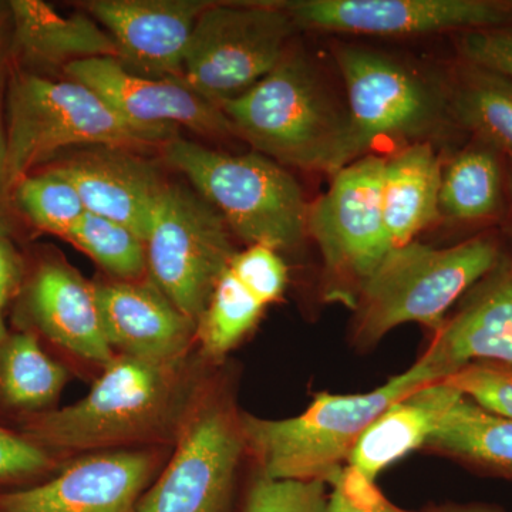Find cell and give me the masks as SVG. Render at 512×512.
<instances>
[{
	"instance_id": "6da1fadb",
	"label": "cell",
	"mask_w": 512,
	"mask_h": 512,
	"mask_svg": "<svg viewBox=\"0 0 512 512\" xmlns=\"http://www.w3.org/2000/svg\"><path fill=\"white\" fill-rule=\"evenodd\" d=\"M221 366L197 348L171 360L116 355L86 396L26 417L19 433L60 463L104 451L171 450Z\"/></svg>"
},
{
	"instance_id": "7a4b0ae2",
	"label": "cell",
	"mask_w": 512,
	"mask_h": 512,
	"mask_svg": "<svg viewBox=\"0 0 512 512\" xmlns=\"http://www.w3.org/2000/svg\"><path fill=\"white\" fill-rule=\"evenodd\" d=\"M215 106L234 136L278 164L332 177L357 160L348 107L301 56L288 53L261 82Z\"/></svg>"
},
{
	"instance_id": "3957f363",
	"label": "cell",
	"mask_w": 512,
	"mask_h": 512,
	"mask_svg": "<svg viewBox=\"0 0 512 512\" xmlns=\"http://www.w3.org/2000/svg\"><path fill=\"white\" fill-rule=\"evenodd\" d=\"M444 380L423 356L372 392L316 393L308 409L288 419L242 412L247 456L255 473L271 480L329 484L367 427L390 404L426 384Z\"/></svg>"
},
{
	"instance_id": "277c9868",
	"label": "cell",
	"mask_w": 512,
	"mask_h": 512,
	"mask_svg": "<svg viewBox=\"0 0 512 512\" xmlns=\"http://www.w3.org/2000/svg\"><path fill=\"white\" fill-rule=\"evenodd\" d=\"M503 247L478 235L448 248L410 242L393 248L363 285L352 338L372 348L393 329L419 323L437 332L446 313L497 264Z\"/></svg>"
},
{
	"instance_id": "5b68a950",
	"label": "cell",
	"mask_w": 512,
	"mask_h": 512,
	"mask_svg": "<svg viewBox=\"0 0 512 512\" xmlns=\"http://www.w3.org/2000/svg\"><path fill=\"white\" fill-rule=\"evenodd\" d=\"M168 165L183 173L245 244L291 251L308 235L309 204L286 168L259 153L229 154L174 137Z\"/></svg>"
},
{
	"instance_id": "8992f818",
	"label": "cell",
	"mask_w": 512,
	"mask_h": 512,
	"mask_svg": "<svg viewBox=\"0 0 512 512\" xmlns=\"http://www.w3.org/2000/svg\"><path fill=\"white\" fill-rule=\"evenodd\" d=\"M8 107L10 188H15L36 164L63 148L96 146L136 151L177 137L127 123L99 94L73 80L59 82L36 74H19L10 86Z\"/></svg>"
},
{
	"instance_id": "52a82bcc",
	"label": "cell",
	"mask_w": 512,
	"mask_h": 512,
	"mask_svg": "<svg viewBox=\"0 0 512 512\" xmlns=\"http://www.w3.org/2000/svg\"><path fill=\"white\" fill-rule=\"evenodd\" d=\"M245 456L242 412L225 363L202 393L137 512H239L238 477Z\"/></svg>"
},
{
	"instance_id": "ba28073f",
	"label": "cell",
	"mask_w": 512,
	"mask_h": 512,
	"mask_svg": "<svg viewBox=\"0 0 512 512\" xmlns=\"http://www.w3.org/2000/svg\"><path fill=\"white\" fill-rule=\"evenodd\" d=\"M384 163L386 158L370 154L353 161L309 204L308 235L322 254L326 299L350 308L393 249L383 217Z\"/></svg>"
},
{
	"instance_id": "9c48e42d",
	"label": "cell",
	"mask_w": 512,
	"mask_h": 512,
	"mask_svg": "<svg viewBox=\"0 0 512 512\" xmlns=\"http://www.w3.org/2000/svg\"><path fill=\"white\" fill-rule=\"evenodd\" d=\"M298 29L279 2H212L184 57V83L217 104L261 82L282 62Z\"/></svg>"
},
{
	"instance_id": "30bf717a",
	"label": "cell",
	"mask_w": 512,
	"mask_h": 512,
	"mask_svg": "<svg viewBox=\"0 0 512 512\" xmlns=\"http://www.w3.org/2000/svg\"><path fill=\"white\" fill-rule=\"evenodd\" d=\"M146 252L150 281L194 322L237 254L220 212L198 192L173 184L158 204Z\"/></svg>"
},
{
	"instance_id": "8fae6325",
	"label": "cell",
	"mask_w": 512,
	"mask_h": 512,
	"mask_svg": "<svg viewBox=\"0 0 512 512\" xmlns=\"http://www.w3.org/2000/svg\"><path fill=\"white\" fill-rule=\"evenodd\" d=\"M346 96L357 160L380 140H417L443 126L450 113L448 94L393 57L342 45L335 50Z\"/></svg>"
},
{
	"instance_id": "7c38bea8",
	"label": "cell",
	"mask_w": 512,
	"mask_h": 512,
	"mask_svg": "<svg viewBox=\"0 0 512 512\" xmlns=\"http://www.w3.org/2000/svg\"><path fill=\"white\" fill-rule=\"evenodd\" d=\"M171 450L141 448L72 458L40 483L0 490V512H137Z\"/></svg>"
},
{
	"instance_id": "4fadbf2b",
	"label": "cell",
	"mask_w": 512,
	"mask_h": 512,
	"mask_svg": "<svg viewBox=\"0 0 512 512\" xmlns=\"http://www.w3.org/2000/svg\"><path fill=\"white\" fill-rule=\"evenodd\" d=\"M298 28L367 36H419L512 25V0H291Z\"/></svg>"
},
{
	"instance_id": "5bb4252c",
	"label": "cell",
	"mask_w": 512,
	"mask_h": 512,
	"mask_svg": "<svg viewBox=\"0 0 512 512\" xmlns=\"http://www.w3.org/2000/svg\"><path fill=\"white\" fill-rule=\"evenodd\" d=\"M64 72L73 82L99 94L133 126L173 136L177 126L202 136H234L224 113L183 82L141 76L114 57L79 60L67 64Z\"/></svg>"
},
{
	"instance_id": "9a60e30c",
	"label": "cell",
	"mask_w": 512,
	"mask_h": 512,
	"mask_svg": "<svg viewBox=\"0 0 512 512\" xmlns=\"http://www.w3.org/2000/svg\"><path fill=\"white\" fill-rule=\"evenodd\" d=\"M207 0H96L90 15L113 37L130 72L184 83V57Z\"/></svg>"
},
{
	"instance_id": "2e32d148",
	"label": "cell",
	"mask_w": 512,
	"mask_h": 512,
	"mask_svg": "<svg viewBox=\"0 0 512 512\" xmlns=\"http://www.w3.org/2000/svg\"><path fill=\"white\" fill-rule=\"evenodd\" d=\"M288 282V265L281 252L264 245L237 251L198 319L197 349L214 365H225L229 353L248 338L268 306L281 301Z\"/></svg>"
},
{
	"instance_id": "e0dca14e",
	"label": "cell",
	"mask_w": 512,
	"mask_h": 512,
	"mask_svg": "<svg viewBox=\"0 0 512 512\" xmlns=\"http://www.w3.org/2000/svg\"><path fill=\"white\" fill-rule=\"evenodd\" d=\"M104 336L116 355L171 360L197 348V322L185 316L150 278L94 281Z\"/></svg>"
},
{
	"instance_id": "ac0fdd59",
	"label": "cell",
	"mask_w": 512,
	"mask_h": 512,
	"mask_svg": "<svg viewBox=\"0 0 512 512\" xmlns=\"http://www.w3.org/2000/svg\"><path fill=\"white\" fill-rule=\"evenodd\" d=\"M50 170L76 188L87 212L119 222L146 242L168 187L156 164L127 148L97 147Z\"/></svg>"
},
{
	"instance_id": "d6986e66",
	"label": "cell",
	"mask_w": 512,
	"mask_h": 512,
	"mask_svg": "<svg viewBox=\"0 0 512 512\" xmlns=\"http://www.w3.org/2000/svg\"><path fill=\"white\" fill-rule=\"evenodd\" d=\"M423 357L443 379L480 360L512 365V251L463 296Z\"/></svg>"
},
{
	"instance_id": "ffe728a7",
	"label": "cell",
	"mask_w": 512,
	"mask_h": 512,
	"mask_svg": "<svg viewBox=\"0 0 512 512\" xmlns=\"http://www.w3.org/2000/svg\"><path fill=\"white\" fill-rule=\"evenodd\" d=\"M25 312L30 332L80 362L101 370L116 356L104 336L93 282L64 262H46L37 269L26 292Z\"/></svg>"
},
{
	"instance_id": "44dd1931",
	"label": "cell",
	"mask_w": 512,
	"mask_h": 512,
	"mask_svg": "<svg viewBox=\"0 0 512 512\" xmlns=\"http://www.w3.org/2000/svg\"><path fill=\"white\" fill-rule=\"evenodd\" d=\"M463 396L440 380L421 386L390 404L357 440L349 466L376 481L386 468L426 446L441 419Z\"/></svg>"
},
{
	"instance_id": "7402d4cb",
	"label": "cell",
	"mask_w": 512,
	"mask_h": 512,
	"mask_svg": "<svg viewBox=\"0 0 512 512\" xmlns=\"http://www.w3.org/2000/svg\"><path fill=\"white\" fill-rule=\"evenodd\" d=\"M443 165L427 143L410 144L386 158L382 204L392 248L403 247L440 217Z\"/></svg>"
},
{
	"instance_id": "603a6c76",
	"label": "cell",
	"mask_w": 512,
	"mask_h": 512,
	"mask_svg": "<svg viewBox=\"0 0 512 512\" xmlns=\"http://www.w3.org/2000/svg\"><path fill=\"white\" fill-rule=\"evenodd\" d=\"M16 46L28 59L67 64L96 57L119 59L113 37L90 16H64L39 0L9 3Z\"/></svg>"
},
{
	"instance_id": "cb8c5ba5",
	"label": "cell",
	"mask_w": 512,
	"mask_h": 512,
	"mask_svg": "<svg viewBox=\"0 0 512 512\" xmlns=\"http://www.w3.org/2000/svg\"><path fill=\"white\" fill-rule=\"evenodd\" d=\"M424 450L468 470L512 483V421L461 396L441 419Z\"/></svg>"
},
{
	"instance_id": "d4e9b609",
	"label": "cell",
	"mask_w": 512,
	"mask_h": 512,
	"mask_svg": "<svg viewBox=\"0 0 512 512\" xmlns=\"http://www.w3.org/2000/svg\"><path fill=\"white\" fill-rule=\"evenodd\" d=\"M69 380L66 366L47 355L30 330L0 340V404L23 419L56 409Z\"/></svg>"
},
{
	"instance_id": "484cf974",
	"label": "cell",
	"mask_w": 512,
	"mask_h": 512,
	"mask_svg": "<svg viewBox=\"0 0 512 512\" xmlns=\"http://www.w3.org/2000/svg\"><path fill=\"white\" fill-rule=\"evenodd\" d=\"M466 63V62H464ZM451 117L512 161V80L466 63L448 93Z\"/></svg>"
},
{
	"instance_id": "4316f807",
	"label": "cell",
	"mask_w": 512,
	"mask_h": 512,
	"mask_svg": "<svg viewBox=\"0 0 512 512\" xmlns=\"http://www.w3.org/2000/svg\"><path fill=\"white\" fill-rule=\"evenodd\" d=\"M503 204L500 154L484 143L458 153L443 168L440 215L458 222L493 218Z\"/></svg>"
},
{
	"instance_id": "83f0119b",
	"label": "cell",
	"mask_w": 512,
	"mask_h": 512,
	"mask_svg": "<svg viewBox=\"0 0 512 512\" xmlns=\"http://www.w3.org/2000/svg\"><path fill=\"white\" fill-rule=\"evenodd\" d=\"M64 239L89 255L110 278L137 281L147 276L146 242L119 222L86 212Z\"/></svg>"
},
{
	"instance_id": "f1b7e54d",
	"label": "cell",
	"mask_w": 512,
	"mask_h": 512,
	"mask_svg": "<svg viewBox=\"0 0 512 512\" xmlns=\"http://www.w3.org/2000/svg\"><path fill=\"white\" fill-rule=\"evenodd\" d=\"M15 195L35 227L62 238L87 212L76 188L53 170L26 175L16 184Z\"/></svg>"
},
{
	"instance_id": "f546056e",
	"label": "cell",
	"mask_w": 512,
	"mask_h": 512,
	"mask_svg": "<svg viewBox=\"0 0 512 512\" xmlns=\"http://www.w3.org/2000/svg\"><path fill=\"white\" fill-rule=\"evenodd\" d=\"M328 484L271 480L254 473L239 512H325Z\"/></svg>"
},
{
	"instance_id": "4dcf8cb0",
	"label": "cell",
	"mask_w": 512,
	"mask_h": 512,
	"mask_svg": "<svg viewBox=\"0 0 512 512\" xmlns=\"http://www.w3.org/2000/svg\"><path fill=\"white\" fill-rule=\"evenodd\" d=\"M444 382L488 412L512 421V365L471 362Z\"/></svg>"
},
{
	"instance_id": "1f68e13d",
	"label": "cell",
	"mask_w": 512,
	"mask_h": 512,
	"mask_svg": "<svg viewBox=\"0 0 512 512\" xmlns=\"http://www.w3.org/2000/svg\"><path fill=\"white\" fill-rule=\"evenodd\" d=\"M63 463L20 433L0 426V487H28L46 480Z\"/></svg>"
},
{
	"instance_id": "d6a6232c",
	"label": "cell",
	"mask_w": 512,
	"mask_h": 512,
	"mask_svg": "<svg viewBox=\"0 0 512 512\" xmlns=\"http://www.w3.org/2000/svg\"><path fill=\"white\" fill-rule=\"evenodd\" d=\"M328 485L330 493L325 512H416L392 503L376 481H370L349 464Z\"/></svg>"
},
{
	"instance_id": "836d02e7",
	"label": "cell",
	"mask_w": 512,
	"mask_h": 512,
	"mask_svg": "<svg viewBox=\"0 0 512 512\" xmlns=\"http://www.w3.org/2000/svg\"><path fill=\"white\" fill-rule=\"evenodd\" d=\"M460 53L466 63L493 70L512 80V25L464 33Z\"/></svg>"
},
{
	"instance_id": "e575fe53",
	"label": "cell",
	"mask_w": 512,
	"mask_h": 512,
	"mask_svg": "<svg viewBox=\"0 0 512 512\" xmlns=\"http://www.w3.org/2000/svg\"><path fill=\"white\" fill-rule=\"evenodd\" d=\"M22 279V266L12 245L5 235H0V309L5 308L9 299L18 291Z\"/></svg>"
},
{
	"instance_id": "d590c367",
	"label": "cell",
	"mask_w": 512,
	"mask_h": 512,
	"mask_svg": "<svg viewBox=\"0 0 512 512\" xmlns=\"http://www.w3.org/2000/svg\"><path fill=\"white\" fill-rule=\"evenodd\" d=\"M8 180V146H6V133L3 128L2 106H0V235L8 234V215H6V202L9 194Z\"/></svg>"
},
{
	"instance_id": "8d00e7d4",
	"label": "cell",
	"mask_w": 512,
	"mask_h": 512,
	"mask_svg": "<svg viewBox=\"0 0 512 512\" xmlns=\"http://www.w3.org/2000/svg\"><path fill=\"white\" fill-rule=\"evenodd\" d=\"M416 512H511L501 505L493 503H484V501H468V503H456V501H447V503L429 504Z\"/></svg>"
},
{
	"instance_id": "74e56055",
	"label": "cell",
	"mask_w": 512,
	"mask_h": 512,
	"mask_svg": "<svg viewBox=\"0 0 512 512\" xmlns=\"http://www.w3.org/2000/svg\"><path fill=\"white\" fill-rule=\"evenodd\" d=\"M8 336V330H6L5 322H3L2 309H0V340L5 339Z\"/></svg>"
}]
</instances>
